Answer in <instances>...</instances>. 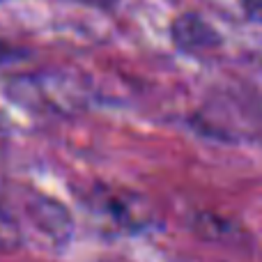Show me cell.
Segmentation results:
<instances>
[{"mask_svg": "<svg viewBox=\"0 0 262 262\" xmlns=\"http://www.w3.org/2000/svg\"><path fill=\"white\" fill-rule=\"evenodd\" d=\"M5 53H7V46H5V44H0V58H3Z\"/></svg>", "mask_w": 262, "mask_h": 262, "instance_id": "277c9868", "label": "cell"}, {"mask_svg": "<svg viewBox=\"0 0 262 262\" xmlns=\"http://www.w3.org/2000/svg\"><path fill=\"white\" fill-rule=\"evenodd\" d=\"M18 244L16 226L5 214H0V249H14Z\"/></svg>", "mask_w": 262, "mask_h": 262, "instance_id": "7a4b0ae2", "label": "cell"}, {"mask_svg": "<svg viewBox=\"0 0 262 262\" xmlns=\"http://www.w3.org/2000/svg\"><path fill=\"white\" fill-rule=\"evenodd\" d=\"M242 5H244V9L251 16L262 21V0H242Z\"/></svg>", "mask_w": 262, "mask_h": 262, "instance_id": "3957f363", "label": "cell"}, {"mask_svg": "<svg viewBox=\"0 0 262 262\" xmlns=\"http://www.w3.org/2000/svg\"><path fill=\"white\" fill-rule=\"evenodd\" d=\"M95 212L101 219L118 228H136L143 223V209L138 207L134 198H127L122 193H104L97 195L95 203Z\"/></svg>", "mask_w": 262, "mask_h": 262, "instance_id": "6da1fadb", "label": "cell"}]
</instances>
